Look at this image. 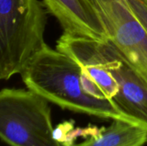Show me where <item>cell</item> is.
I'll return each instance as SVG.
<instances>
[{
    "label": "cell",
    "instance_id": "6da1fadb",
    "mask_svg": "<svg viewBox=\"0 0 147 146\" xmlns=\"http://www.w3.org/2000/svg\"><path fill=\"white\" fill-rule=\"evenodd\" d=\"M20 74L27 89L63 109L102 119L127 120L112 100L98 99L85 92L80 65L57 48L46 44Z\"/></svg>",
    "mask_w": 147,
    "mask_h": 146
},
{
    "label": "cell",
    "instance_id": "7a4b0ae2",
    "mask_svg": "<svg viewBox=\"0 0 147 146\" xmlns=\"http://www.w3.org/2000/svg\"><path fill=\"white\" fill-rule=\"evenodd\" d=\"M47 15L40 0H0V80L20 74L46 45Z\"/></svg>",
    "mask_w": 147,
    "mask_h": 146
},
{
    "label": "cell",
    "instance_id": "3957f363",
    "mask_svg": "<svg viewBox=\"0 0 147 146\" xmlns=\"http://www.w3.org/2000/svg\"><path fill=\"white\" fill-rule=\"evenodd\" d=\"M49 102L30 89L0 90V139L10 146H62L53 138Z\"/></svg>",
    "mask_w": 147,
    "mask_h": 146
},
{
    "label": "cell",
    "instance_id": "277c9868",
    "mask_svg": "<svg viewBox=\"0 0 147 146\" xmlns=\"http://www.w3.org/2000/svg\"><path fill=\"white\" fill-rule=\"evenodd\" d=\"M56 48L80 65L82 83L87 94L106 100H112L117 94L118 83L111 72L116 51L108 40L63 33Z\"/></svg>",
    "mask_w": 147,
    "mask_h": 146
},
{
    "label": "cell",
    "instance_id": "5b68a950",
    "mask_svg": "<svg viewBox=\"0 0 147 146\" xmlns=\"http://www.w3.org/2000/svg\"><path fill=\"white\" fill-rule=\"evenodd\" d=\"M99 15L107 40L147 83V31L127 0H88Z\"/></svg>",
    "mask_w": 147,
    "mask_h": 146
},
{
    "label": "cell",
    "instance_id": "8992f818",
    "mask_svg": "<svg viewBox=\"0 0 147 146\" xmlns=\"http://www.w3.org/2000/svg\"><path fill=\"white\" fill-rule=\"evenodd\" d=\"M111 72L119 86L112 102L128 121L147 131V83L117 51Z\"/></svg>",
    "mask_w": 147,
    "mask_h": 146
},
{
    "label": "cell",
    "instance_id": "52a82bcc",
    "mask_svg": "<svg viewBox=\"0 0 147 146\" xmlns=\"http://www.w3.org/2000/svg\"><path fill=\"white\" fill-rule=\"evenodd\" d=\"M47 12L59 22L64 34L107 40V34L88 0H42Z\"/></svg>",
    "mask_w": 147,
    "mask_h": 146
},
{
    "label": "cell",
    "instance_id": "ba28073f",
    "mask_svg": "<svg viewBox=\"0 0 147 146\" xmlns=\"http://www.w3.org/2000/svg\"><path fill=\"white\" fill-rule=\"evenodd\" d=\"M146 143V130L133 122L115 119L109 126L73 146H143Z\"/></svg>",
    "mask_w": 147,
    "mask_h": 146
},
{
    "label": "cell",
    "instance_id": "9c48e42d",
    "mask_svg": "<svg viewBox=\"0 0 147 146\" xmlns=\"http://www.w3.org/2000/svg\"><path fill=\"white\" fill-rule=\"evenodd\" d=\"M127 3L147 31V0H127Z\"/></svg>",
    "mask_w": 147,
    "mask_h": 146
},
{
    "label": "cell",
    "instance_id": "30bf717a",
    "mask_svg": "<svg viewBox=\"0 0 147 146\" xmlns=\"http://www.w3.org/2000/svg\"><path fill=\"white\" fill-rule=\"evenodd\" d=\"M72 128H74V122L72 120L65 121L63 123L59 124L56 127H53V139L62 146H65L67 135Z\"/></svg>",
    "mask_w": 147,
    "mask_h": 146
}]
</instances>
